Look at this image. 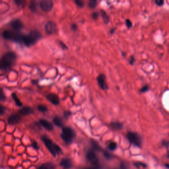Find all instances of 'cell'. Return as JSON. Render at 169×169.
<instances>
[{
  "label": "cell",
  "mask_w": 169,
  "mask_h": 169,
  "mask_svg": "<svg viewBox=\"0 0 169 169\" xmlns=\"http://www.w3.org/2000/svg\"><path fill=\"white\" fill-rule=\"evenodd\" d=\"M16 60V55L15 53H6L0 60V70H6L10 69L15 63Z\"/></svg>",
  "instance_id": "cell-1"
},
{
  "label": "cell",
  "mask_w": 169,
  "mask_h": 169,
  "mask_svg": "<svg viewBox=\"0 0 169 169\" xmlns=\"http://www.w3.org/2000/svg\"><path fill=\"white\" fill-rule=\"evenodd\" d=\"M43 143L47 148L53 156L56 157L57 155L62 152V149L57 144L54 143L50 139L46 136H43L41 138Z\"/></svg>",
  "instance_id": "cell-2"
},
{
  "label": "cell",
  "mask_w": 169,
  "mask_h": 169,
  "mask_svg": "<svg viewBox=\"0 0 169 169\" xmlns=\"http://www.w3.org/2000/svg\"><path fill=\"white\" fill-rule=\"evenodd\" d=\"M41 37L40 32L37 30H34L32 31L29 34L24 36L23 43L27 46H30L37 42Z\"/></svg>",
  "instance_id": "cell-3"
},
{
  "label": "cell",
  "mask_w": 169,
  "mask_h": 169,
  "mask_svg": "<svg viewBox=\"0 0 169 169\" xmlns=\"http://www.w3.org/2000/svg\"><path fill=\"white\" fill-rule=\"evenodd\" d=\"M75 135L76 133L74 130L70 127H63L61 135L62 139L67 144H70L73 143Z\"/></svg>",
  "instance_id": "cell-4"
},
{
  "label": "cell",
  "mask_w": 169,
  "mask_h": 169,
  "mask_svg": "<svg viewBox=\"0 0 169 169\" xmlns=\"http://www.w3.org/2000/svg\"><path fill=\"white\" fill-rule=\"evenodd\" d=\"M23 35L20 32L12 30H5L3 33V37L4 38L9 40H12L17 42H23L24 37Z\"/></svg>",
  "instance_id": "cell-5"
},
{
  "label": "cell",
  "mask_w": 169,
  "mask_h": 169,
  "mask_svg": "<svg viewBox=\"0 0 169 169\" xmlns=\"http://www.w3.org/2000/svg\"><path fill=\"white\" fill-rule=\"evenodd\" d=\"M127 137L131 144L139 148L141 147L142 143V138L138 133L133 132H129L127 133Z\"/></svg>",
  "instance_id": "cell-6"
},
{
  "label": "cell",
  "mask_w": 169,
  "mask_h": 169,
  "mask_svg": "<svg viewBox=\"0 0 169 169\" xmlns=\"http://www.w3.org/2000/svg\"><path fill=\"white\" fill-rule=\"evenodd\" d=\"M86 157L90 164L95 168H99V160L97 155L93 150H89L86 154Z\"/></svg>",
  "instance_id": "cell-7"
},
{
  "label": "cell",
  "mask_w": 169,
  "mask_h": 169,
  "mask_svg": "<svg viewBox=\"0 0 169 169\" xmlns=\"http://www.w3.org/2000/svg\"><path fill=\"white\" fill-rule=\"evenodd\" d=\"M97 81L101 89L103 90H107L109 89L108 85L106 82V76L105 74H101L99 75L97 77Z\"/></svg>",
  "instance_id": "cell-8"
},
{
  "label": "cell",
  "mask_w": 169,
  "mask_h": 169,
  "mask_svg": "<svg viewBox=\"0 0 169 169\" xmlns=\"http://www.w3.org/2000/svg\"><path fill=\"white\" fill-rule=\"evenodd\" d=\"M45 31L49 34H53L56 33L58 30V28L56 24L52 21H49L46 24L45 27Z\"/></svg>",
  "instance_id": "cell-9"
},
{
  "label": "cell",
  "mask_w": 169,
  "mask_h": 169,
  "mask_svg": "<svg viewBox=\"0 0 169 169\" xmlns=\"http://www.w3.org/2000/svg\"><path fill=\"white\" fill-rule=\"evenodd\" d=\"M40 7L43 11L49 12L52 10L53 2L52 0H42L40 3Z\"/></svg>",
  "instance_id": "cell-10"
},
{
  "label": "cell",
  "mask_w": 169,
  "mask_h": 169,
  "mask_svg": "<svg viewBox=\"0 0 169 169\" xmlns=\"http://www.w3.org/2000/svg\"><path fill=\"white\" fill-rule=\"evenodd\" d=\"M21 117L17 114L11 115L8 119V124L10 125H16L21 121Z\"/></svg>",
  "instance_id": "cell-11"
},
{
  "label": "cell",
  "mask_w": 169,
  "mask_h": 169,
  "mask_svg": "<svg viewBox=\"0 0 169 169\" xmlns=\"http://www.w3.org/2000/svg\"><path fill=\"white\" fill-rule=\"evenodd\" d=\"M74 165L72 160L69 158H64L60 162V166L64 169H69Z\"/></svg>",
  "instance_id": "cell-12"
},
{
  "label": "cell",
  "mask_w": 169,
  "mask_h": 169,
  "mask_svg": "<svg viewBox=\"0 0 169 169\" xmlns=\"http://www.w3.org/2000/svg\"><path fill=\"white\" fill-rule=\"evenodd\" d=\"M48 100L53 105L57 106L60 104V101L58 96L55 94H50L47 96Z\"/></svg>",
  "instance_id": "cell-13"
},
{
  "label": "cell",
  "mask_w": 169,
  "mask_h": 169,
  "mask_svg": "<svg viewBox=\"0 0 169 169\" xmlns=\"http://www.w3.org/2000/svg\"><path fill=\"white\" fill-rule=\"evenodd\" d=\"M11 26L14 30L19 31L23 28V25L21 21L16 20L11 22Z\"/></svg>",
  "instance_id": "cell-14"
},
{
  "label": "cell",
  "mask_w": 169,
  "mask_h": 169,
  "mask_svg": "<svg viewBox=\"0 0 169 169\" xmlns=\"http://www.w3.org/2000/svg\"><path fill=\"white\" fill-rule=\"evenodd\" d=\"M40 124L43 127L48 131H52L54 129V127L52 124L46 120H40L39 121Z\"/></svg>",
  "instance_id": "cell-15"
},
{
  "label": "cell",
  "mask_w": 169,
  "mask_h": 169,
  "mask_svg": "<svg viewBox=\"0 0 169 169\" xmlns=\"http://www.w3.org/2000/svg\"><path fill=\"white\" fill-rule=\"evenodd\" d=\"M33 112V109L29 107H24L19 111L20 114L24 116L31 115Z\"/></svg>",
  "instance_id": "cell-16"
},
{
  "label": "cell",
  "mask_w": 169,
  "mask_h": 169,
  "mask_svg": "<svg viewBox=\"0 0 169 169\" xmlns=\"http://www.w3.org/2000/svg\"><path fill=\"white\" fill-rule=\"evenodd\" d=\"M53 122L56 126L58 127H63L64 125L63 119L60 116H55L53 119Z\"/></svg>",
  "instance_id": "cell-17"
},
{
  "label": "cell",
  "mask_w": 169,
  "mask_h": 169,
  "mask_svg": "<svg viewBox=\"0 0 169 169\" xmlns=\"http://www.w3.org/2000/svg\"><path fill=\"white\" fill-rule=\"evenodd\" d=\"M110 127L114 129L120 130L122 128L123 125L120 122H112L110 123Z\"/></svg>",
  "instance_id": "cell-18"
},
{
  "label": "cell",
  "mask_w": 169,
  "mask_h": 169,
  "mask_svg": "<svg viewBox=\"0 0 169 169\" xmlns=\"http://www.w3.org/2000/svg\"><path fill=\"white\" fill-rule=\"evenodd\" d=\"M91 144L92 150L93 151H102V148L99 145V144L96 141H95L94 140H91Z\"/></svg>",
  "instance_id": "cell-19"
},
{
  "label": "cell",
  "mask_w": 169,
  "mask_h": 169,
  "mask_svg": "<svg viewBox=\"0 0 169 169\" xmlns=\"http://www.w3.org/2000/svg\"><path fill=\"white\" fill-rule=\"evenodd\" d=\"M55 168V166L51 163H48L46 164H43L39 167L40 169H53Z\"/></svg>",
  "instance_id": "cell-20"
},
{
  "label": "cell",
  "mask_w": 169,
  "mask_h": 169,
  "mask_svg": "<svg viewBox=\"0 0 169 169\" xmlns=\"http://www.w3.org/2000/svg\"><path fill=\"white\" fill-rule=\"evenodd\" d=\"M11 96H12V98L14 99V101H15L16 105L17 106H18V107H21V106L22 105V103H21V100L19 99V98H18V97H17V96L16 95V94L15 93H12Z\"/></svg>",
  "instance_id": "cell-21"
},
{
  "label": "cell",
  "mask_w": 169,
  "mask_h": 169,
  "mask_svg": "<svg viewBox=\"0 0 169 169\" xmlns=\"http://www.w3.org/2000/svg\"><path fill=\"white\" fill-rule=\"evenodd\" d=\"M101 16H102L104 21L105 23H108L109 21V16L107 15V13L104 10H101Z\"/></svg>",
  "instance_id": "cell-22"
},
{
  "label": "cell",
  "mask_w": 169,
  "mask_h": 169,
  "mask_svg": "<svg viewBox=\"0 0 169 169\" xmlns=\"http://www.w3.org/2000/svg\"><path fill=\"white\" fill-rule=\"evenodd\" d=\"M97 5V0H89L88 5L91 9H94Z\"/></svg>",
  "instance_id": "cell-23"
},
{
  "label": "cell",
  "mask_w": 169,
  "mask_h": 169,
  "mask_svg": "<svg viewBox=\"0 0 169 169\" xmlns=\"http://www.w3.org/2000/svg\"><path fill=\"white\" fill-rule=\"evenodd\" d=\"M117 148V144L115 142H112L109 144L108 148L111 151H114Z\"/></svg>",
  "instance_id": "cell-24"
},
{
  "label": "cell",
  "mask_w": 169,
  "mask_h": 169,
  "mask_svg": "<svg viewBox=\"0 0 169 169\" xmlns=\"http://www.w3.org/2000/svg\"><path fill=\"white\" fill-rule=\"evenodd\" d=\"M133 165L136 167V168H140V167H142V168H145L147 167L146 164L141 162H134L133 163Z\"/></svg>",
  "instance_id": "cell-25"
},
{
  "label": "cell",
  "mask_w": 169,
  "mask_h": 169,
  "mask_svg": "<svg viewBox=\"0 0 169 169\" xmlns=\"http://www.w3.org/2000/svg\"><path fill=\"white\" fill-rule=\"evenodd\" d=\"M37 108H38V110L39 111L42 112V113H45V112H46L48 111L47 107L46 106L42 105H39V106H38Z\"/></svg>",
  "instance_id": "cell-26"
},
{
  "label": "cell",
  "mask_w": 169,
  "mask_h": 169,
  "mask_svg": "<svg viewBox=\"0 0 169 169\" xmlns=\"http://www.w3.org/2000/svg\"><path fill=\"white\" fill-rule=\"evenodd\" d=\"M75 3L80 8H82L84 5V0H75Z\"/></svg>",
  "instance_id": "cell-27"
},
{
  "label": "cell",
  "mask_w": 169,
  "mask_h": 169,
  "mask_svg": "<svg viewBox=\"0 0 169 169\" xmlns=\"http://www.w3.org/2000/svg\"><path fill=\"white\" fill-rule=\"evenodd\" d=\"M104 156L105 158L107 160H110L112 158V157H113L112 155L107 151H105L104 152Z\"/></svg>",
  "instance_id": "cell-28"
},
{
  "label": "cell",
  "mask_w": 169,
  "mask_h": 169,
  "mask_svg": "<svg viewBox=\"0 0 169 169\" xmlns=\"http://www.w3.org/2000/svg\"><path fill=\"white\" fill-rule=\"evenodd\" d=\"M149 90V86H148V85H145L144 86H143L140 91L141 93H145V92L148 91Z\"/></svg>",
  "instance_id": "cell-29"
},
{
  "label": "cell",
  "mask_w": 169,
  "mask_h": 169,
  "mask_svg": "<svg viewBox=\"0 0 169 169\" xmlns=\"http://www.w3.org/2000/svg\"><path fill=\"white\" fill-rule=\"evenodd\" d=\"M5 99V96L2 88H0V101H4Z\"/></svg>",
  "instance_id": "cell-30"
},
{
  "label": "cell",
  "mask_w": 169,
  "mask_h": 169,
  "mask_svg": "<svg viewBox=\"0 0 169 169\" xmlns=\"http://www.w3.org/2000/svg\"><path fill=\"white\" fill-rule=\"evenodd\" d=\"M71 115H72V112H71L70 111H65V112L63 113V116H64V118L66 119H68L69 117L71 116Z\"/></svg>",
  "instance_id": "cell-31"
},
{
  "label": "cell",
  "mask_w": 169,
  "mask_h": 169,
  "mask_svg": "<svg viewBox=\"0 0 169 169\" xmlns=\"http://www.w3.org/2000/svg\"><path fill=\"white\" fill-rule=\"evenodd\" d=\"M32 146L35 149H37V150H38L39 148H40V147L38 145V144L37 143V142L35 140H33L32 142Z\"/></svg>",
  "instance_id": "cell-32"
},
{
  "label": "cell",
  "mask_w": 169,
  "mask_h": 169,
  "mask_svg": "<svg viewBox=\"0 0 169 169\" xmlns=\"http://www.w3.org/2000/svg\"><path fill=\"white\" fill-rule=\"evenodd\" d=\"M156 4L158 6H162L164 4V0H155Z\"/></svg>",
  "instance_id": "cell-33"
},
{
  "label": "cell",
  "mask_w": 169,
  "mask_h": 169,
  "mask_svg": "<svg viewBox=\"0 0 169 169\" xmlns=\"http://www.w3.org/2000/svg\"><path fill=\"white\" fill-rule=\"evenodd\" d=\"M5 108L4 106L0 105V115H3L5 113Z\"/></svg>",
  "instance_id": "cell-34"
},
{
  "label": "cell",
  "mask_w": 169,
  "mask_h": 169,
  "mask_svg": "<svg viewBox=\"0 0 169 169\" xmlns=\"http://www.w3.org/2000/svg\"><path fill=\"white\" fill-rule=\"evenodd\" d=\"M126 23L127 27L128 28H130L131 27H132V22L131 21L129 20H127L126 21Z\"/></svg>",
  "instance_id": "cell-35"
},
{
  "label": "cell",
  "mask_w": 169,
  "mask_h": 169,
  "mask_svg": "<svg viewBox=\"0 0 169 169\" xmlns=\"http://www.w3.org/2000/svg\"><path fill=\"white\" fill-rule=\"evenodd\" d=\"M98 16H99V15L98 14L97 12H94L92 15V18L94 19V20H97L98 18Z\"/></svg>",
  "instance_id": "cell-36"
},
{
  "label": "cell",
  "mask_w": 169,
  "mask_h": 169,
  "mask_svg": "<svg viewBox=\"0 0 169 169\" xmlns=\"http://www.w3.org/2000/svg\"><path fill=\"white\" fill-rule=\"evenodd\" d=\"M135 62V58H134V57L133 56H132L130 58V59H129V62L131 64H133V63H134Z\"/></svg>",
  "instance_id": "cell-37"
},
{
  "label": "cell",
  "mask_w": 169,
  "mask_h": 169,
  "mask_svg": "<svg viewBox=\"0 0 169 169\" xmlns=\"http://www.w3.org/2000/svg\"><path fill=\"white\" fill-rule=\"evenodd\" d=\"M72 29L74 30V31H75L77 30V26L76 24H73L72 25Z\"/></svg>",
  "instance_id": "cell-38"
},
{
  "label": "cell",
  "mask_w": 169,
  "mask_h": 169,
  "mask_svg": "<svg viewBox=\"0 0 169 169\" xmlns=\"http://www.w3.org/2000/svg\"><path fill=\"white\" fill-rule=\"evenodd\" d=\"M162 145L165 147H168L169 146V142L167 141H163L162 142Z\"/></svg>",
  "instance_id": "cell-39"
},
{
  "label": "cell",
  "mask_w": 169,
  "mask_h": 169,
  "mask_svg": "<svg viewBox=\"0 0 169 169\" xmlns=\"http://www.w3.org/2000/svg\"><path fill=\"white\" fill-rule=\"evenodd\" d=\"M126 164L125 163H122L120 165V168L122 169H126L127 167L126 166Z\"/></svg>",
  "instance_id": "cell-40"
},
{
  "label": "cell",
  "mask_w": 169,
  "mask_h": 169,
  "mask_svg": "<svg viewBox=\"0 0 169 169\" xmlns=\"http://www.w3.org/2000/svg\"><path fill=\"white\" fill-rule=\"evenodd\" d=\"M15 1L16 4L17 5H21V4H22V1L21 0H15Z\"/></svg>",
  "instance_id": "cell-41"
},
{
  "label": "cell",
  "mask_w": 169,
  "mask_h": 169,
  "mask_svg": "<svg viewBox=\"0 0 169 169\" xmlns=\"http://www.w3.org/2000/svg\"><path fill=\"white\" fill-rule=\"evenodd\" d=\"M60 45H61V46L62 48L63 49H67L68 48L65 45V44H63V43L62 42H60Z\"/></svg>",
  "instance_id": "cell-42"
},
{
  "label": "cell",
  "mask_w": 169,
  "mask_h": 169,
  "mask_svg": "<svg viewBox=\"0 0 169 169\" xmlns=\"http://www.w3.org/2000/svg\"><path fill=\"white\" fill-rule=\"evenodd\" d=\"M38 81L37 80H32V83H33V84H37L38 83Z\"/></svg>",
  "instance_id": "cell-43"
},
{
  "label": "cell",
  "mask_w": 169,
  "mask_h": 169,
  "mask_svg": "<svg viewBox=\"0 0 169 169\" xmlns=\"http://www.w3.org/2000/svg\"><path fill=\"white\" fill-rule=\"evenodd\" d=\"M165 166H166V167H167V168H169V164H166V165H165Z\"/></svg>",
  "instance_id": "cell-44"
}]
</instances>
